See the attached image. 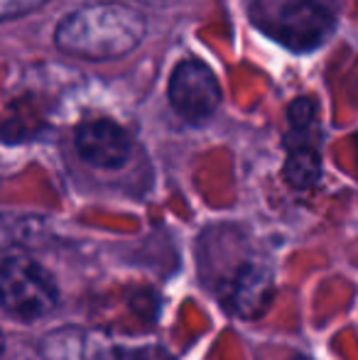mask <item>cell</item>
<instances>
[{"mask_svg": "<svg viewBox=\"0 0 358 360\" xmlns=\"http://www.w3.org/2000/svg\"><path fill=\"white\" fill-rule=\"evenodd\" d=\"M74 145L84 162L98 169H118L130 157V138L113 120H89L77 128Z\"/></svg>", "mask_w": 358, "mask_h": 360, "instance_id": "cell-6", "label": "cell"}, {"mask_svg": "<svg viewBox=\"0 0 358 360\" xmlns=\"http://www.w3.org/2000/svg\"><path fill=\"white\" fill-rule=\"evenodd\" d=\"M321 176L319 150L312 145V140H300L290 147V155L285 162V179L295 189H312Z\"/></svg>", "mask_w": 358, "mask_h": 360, "instance_id": "cell-8", "label": "cell"}, {"mask_svg": "<svg viewBox=\"0 0 358 360\" xmlns=\"http://www.w3.org/2000/svg\"><path fill=\"white\" fill-rule=\"evenodd\" d=\"M143 13L125 3H91L59 22L54 42L62 52L106 62L133 52L145 37Z\"/></svg>", "mask_w": 358, "mask_h": 360, "instance_id": "cell-1", "label": "cell"}, {"mask_svg": "<svg viewBox=\"0 0 358 360\" xmlns=\"http://www.w3.org/2000/svg\"><path fill=\"white\" fill-rule=\"evenodd\" d=\"M287 120H290L292 135L297 140H312L317 128V105L312 98H297L292 101L290 110H287Z\"/></svg>", "mask_w": 358, "mask_h": 360, "instance_id": "cell-9", "label": "cell"}, {"mask_svg": "<svg viewBox=\"0 0 358 360\" xmlns=\"http://www.w3.org/2000/svg\"><path fill=\"white\" fill-rule=\"evenodd\" d=\"M44 360H155L158 353L150 348L120 346L98 333H89L82 328H64L49 333L42 341Z\"/></svg>", "mask_w": 358, "mask_h": 360, "instance_id": "cell-5", "label": "cell"}, {"mask_svg": "<svg viewBox=\"0 0 358 360\" xmlns=\"http://www.w3.org/2000/svg\"><path fill=\"white\" fill-rule=\"evenodd\" d=\"M224 297L241 316H260L272 297V275L258 262H238L234 275L224 282Z\"/></svg>", "mask_w": 358, "mask_h": 360, "instance_id": "cell-7", "label": "cell"}, {"mask_svg": "<svg viewBox=\"0 0 358 360\" xmlns=\"http://www.w3.org/2000/svg\"><path fill=\"white\" fill-rule=\"evenodd\" d=\"M170 103L189 123H204L216 113L221 103V84L211 67L186 59L174 67L170 76Z\"/></svg>", "mask_w": 358, "mask_h": 360, "instance_id": "cell-4", "label": "cell"}, {"mask_svg": "<svg viewBox=\"0 0 358 360\" xmlns=\"http://www.w3.org/2000/svg\"><path fill=\"white\" fill-rule=\"evenodd\" d=\"M3 348H5V341H3V333H0V356H3Z\"/></svg>", "mask_w": 358, "mask_h": 360, "instance_id": "cell-11", "label": "cell"}, {"mask_svg": "<svg viewBox=\"0 0 358 360\" xmlns=\"http://www.w3.org/2000/svg\"><path fill=\"white\" fill-rule=\"evenodd\" d=\"M59 292L52 275L25 255L0 262V309L10 316L34 321L54 311Z\"/></svg>", "mask_w": 358, "mask_h": 360, "instance_id": "cell-3", "label": "cell"}, {"mask_svg": "<svg viewBox=\"0 0 358 360\" xmlns=\"http://www.w3.org/2000/svg\"><path fill=\"white\" fill-rule=\"evenodd\" d=\"M250 20L290 52H312L336 32L339 0H253Z\"/></svg>", "mask_w": 358, "mask_h": 360, "instance_id": "cell-2", "label": "cell"}, {"mask_svg": "<svg viewBox=\"0 0 358 360\" xmlns=\"http://www.w3.org/2000/svg\"><path fill=\"white\" fill-rule=\"evenodd\" d=\"M47 0H0V20H10L18 18V15H25L30 10L39 8Z\"/></svg>", "mask_w": 358, "mask_h": 360, "instance_id": "cell-10", "label": "cell"}, {"mask_svg": "<svg viewBox=\"0 0 358 360\" xmlns=\"http://www.w3.org/2000/svg\"><path fill=\"white\" fill-rule=\"evenodd\" d=\"M356 152H358V135H356Z\"/></svg>", "mask_w": 358, "mask_h": 360, "instance_id": "cell-12", "label": "cell"}]
</instances>
